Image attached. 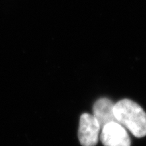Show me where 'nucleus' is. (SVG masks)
<instances>
[{"label":"nucleus","mask_w":146,"mask_h":146,"mask_svg":"<svg viewBox=\"0 0 146 146\" xmlns=\"http://www.w3.org/2000/svg\"><path fill=\"white\" fill-rule=\"evenodd\" d=\"M114 114L116 121L127 128L134 136H146V112L136 102L124 99L114 104Z\"/></svg>","instance_id":"1"},{"label":"nucleus","mask_w":146,"mask_h":146,"mask_svg":"<svg viewBox=\"0 0 146 146\" xmlns=\"http://www.w3.org/2000/svg\"><path fill=\"white\" fill-rule=\"evenodd\" d=\"M101 128L94 115L84 113L81 116L78 137L82 146H96Z\"/></svg>","instance_id":"2"},{"label":"nucleus","mask_w":146,"mask_h":146,"mask_svg":"<svg viewBox=\"0 0 146 146\" xmlns=\"http://www.w3.org/2000/svg\"><path fill=\"white\" fill-rule=\"evenodd\" d=\"M100 139L104 146H131V139L125 127L118 122H111L101 129Z\"/></svg>","instance_id":"3"},{"label":"nucleus","mask_w":146,"mask_h":146,"mask_svg":"<svg viewBox=\"0 0 146 146\" xmlns=\"http://www.w3.org/2000/svg\"><path fill=\"white\" fill-rule=\"evenodd\" d=\"M114 103L108 98H101L95 102L93 115L98 120L101 129L108 123L117 122L114 116Z\"/></svg>","instance_id":"4"}]
</instances>
